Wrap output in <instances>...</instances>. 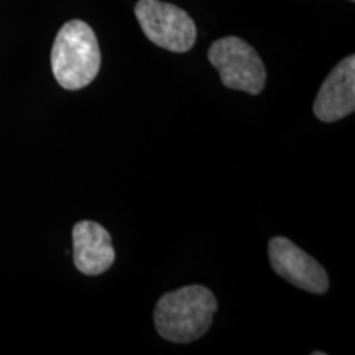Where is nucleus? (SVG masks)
Here are the masks:
<instances>
[{
	"instance_id": "f257e3e1",
	"label": "nucleus",
	"mask_w": 355,
	"mask_h": 355,
	"mask_svg": "<svg viewBox=\"0 0 355 355\" xmlns=\"http://www.w3.org/2000/svg\"><path fill=\"white\" fill-rule=\"evenodd\" d=\"M217 300L209 288L191 285L163 295L155 306V327L165 340L188 344L209 331Z\"/></svg>"
},
{
	"instance_id": "f03ea898",
	"label": "nucleus",
	"mask_w": 355,
	"mask_h": 355,
	"mask_svg": "<svg viewBox=\"0 0 355 355\" xmlns=\"http://www.w3.org/2000/svg\"><path fill=\"white\" fill-rule=\"evenodd\" d=\"M51 69L63 89L78 91L94 81L101 69V50L94 30L83 20H69L58 32L51 50Z\"/></svg>"
},
{
	"instance_id": "7ed1b4c3",
	"label": "nucleus",
	"mask_w": 355,
	"mask_h": 355,
	"mask_svg": "<svg viewBox=\"0 0 355 355\" xmlns=\"http://www.w3.org/2000/svg\"><path fill=\"white\" fill-rule=\"evenodd\" d=\"M211 64L219 73L225 87L257 96L266 84L263 61L254 48L239 37H225L211 44L207 51Z\"/></svg>"
},
{
	"instance_id": "20e7f679",
	"label": "nucleus",
	"mask_w": 355,
	"mask_h": 355,
	"mask_svg": "<svg viewBox=\"0 0 355 355\" xmlns=\"http://www.w3.org/2000/svg\"><path fill=\"white\" fill-rule=\"evenodd\" d=\"M135 17L153 44L173 53H186L196 43V25L188 12L159 0H139Z\"/></svg>"
},
{
	"instance_id": "39448f33",
	"label": "nucleus",
	"mask_w": 355,
	"mask_h": 355,
	"mask_svg": "<svg viewBox=\"0 0 355 355\" xmlns=\"http://www.w3.org/2000/svg\"><path fill=\"white\" fill-rule=\"evenodd\" d=\"M268 257L275 273L293 286L313 295H324L329 290L326 270L290 239L273 237L268 242Z\"/></svg>"
},
{
	"instance_id": "423d86ee",
	"label": "nucleus",
	"mask_w": 355,
	"mask_h": 355,
	"mask_svg": "<svg viewBox=\"0 0 355 355\" xmlns=\"http://www.w3.org/2000/svg\"><path fill=\"white\" fill-rule=\"evenodd\" d=\"M314 115L331 123L347 117L355 109V56L344 58L319 89L314 101Z\"/></svg>"
},
{
	"instance_id": "0eeeda50",
	"label": "nucleus",
	"mask_w": 355,
	"mask_h": 355,
	"mask_svg": "<svg viewBox=\"0 0 355 355\" xmlns=\"http://www.w3.org/2000/svg\"><path fill=\"white\" fill-rule=\"evenodd\" d=\"M73 257L79 272L87 277L105 273L115 261L110 234L94 220H81L73 227Z\"/></svg>"
},
{
	"instance_id": "6e6552de",
	"label": "nucleus",
	"mask_w": 355,
	"mask_h": 355,
	"mask_svg": "<svg viewBox=\"0 0 355 355\" xmlns=\"http://www.w3.org/2000/svg\"><path fill=\"white\" fill-rule=\"evenodd\" d=\"M350 2H354V0H350Z\"/></svg>"
}]
</instances>
